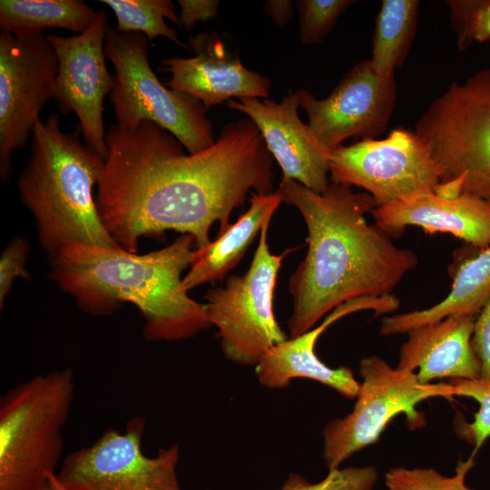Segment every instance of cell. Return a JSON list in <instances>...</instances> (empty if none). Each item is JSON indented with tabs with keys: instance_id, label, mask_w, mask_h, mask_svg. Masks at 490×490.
I'll list each match as a JSON object with an SVG mask.
<instances>
[{
	"instance_id": "3",
	"label": "cell",
	"mask_w": 490,
	"mask_h": 490,
	"mask_svg": "<svg viewBox=\"0 0 490 490\" xmlns=\"http://www.w3.org/2000/svg\"><path fill=\"white\" fill-rule=\"evenodd\" d=\"M195 249L188 234L145 254L73 242L48 255L50 279L87 314L106 317L131 303L143 317L147 341L184 340L211 327L204 303L182 287Z\"/></svg>"
},
{
	"instance_id": "12",
	"label": "cell",
	"mask_w": 490,
	"mask_h": 490,
	"mask_svg": "<svg viewBox=\"0 0 490 490\" xmlns=\"http://www.w3.org/2000/svg\"><path fill=\"white\" fill-rule=\"evenodd\" d=\"M330 182L366 190L377 206L434 191L439 184L435 162L413 131L398 128L383 140L365 139L332 151Z\"/></svg>"
},
{
	"instance_id": "4",
	"label": "cell",
	"mask_w": 490,
	"mask_h": 490,
	"mask_svg": "<svg viewBox=\"0 0 490 490\" xmlns=\"http://www.w3.org/2000/svg\"><path fill=\"white\" fill-rule=\"evenodd\" d=\"M80 134L79 125L74 132H64L54 113L39 121L16 181L19 198L48 255L73 242L119 246L103 224L93 195L105 160L81 142Z\"/></svg>"
},
{
	"instance_id": "16",
	"label": "cell",
	"mask_w": 490,
	"mask_h": 490,
	"mask_svg": "<svg viewBox=\"0 0 490 490\" xmlns=\"http://www.w3.org/2000/svg\"><path fill=\"white\" fill-rule=\"evenodd\" d=\"M399 299L393 294L381 297H362L347 301L328 313L324 320L310 330L289 338L267 351L255 368V375L268 388H283L292 379L308 378L327 386L348 399H354L359 382L347 367H328L315 353L320 335L333 323L351 313L373 310L376 315L395 311Z\"/></svg>"
},
{
	"instance_id": "1",
	"label": "cell",
	"mask_w": 490,
	"mask_h": 490,
	"mask_svg": "<svg viewBox=\"0 0 490 490\" xmlns=\"http://www.w3.org/2000/svg\"><path fill=\"white\" fill-rule=\"evenodd\" d=\"M105 142L96 206L112 238L131 252L142 238L168 230L191 235L202 250L213 223L226 230L249 193L273 192V157L249 117L226 124L211 147L193 154L150 121L134 130L114 124Z\"/></svg>"
},
{
	"instance_id": "7",
	"label": "cell",
	"mask_w": 490,
	"mask_h": 490,
	"mask_svg": "<svg viewBox=\"0 0 490 490\" xmlns=\"http://www.w3.org/2000/svg\"><path fill=\"white\" fill-rule=\"evenodd\" d=\"M414 132L427 147L440 182L462 176V193L490 201V68L451 83Z\"/></svg>"
},
{
	"instance_id": "14",
	"label": "cell",
	"mask_w": 490,
	"mask_h": 490,
	"mask_svg": "<svg viewBox=\"0 0 490 490\" xmlns=\"http://www.w3.org/2000/svg\"><path fill=\"white\" fill-rule=\"evenodd\" d=\"M314 135L330 151L348 138L373 139L382 133L391 118L396 100L394 76L374 70L370 59L358 62L325 99L310 92H295Z\"/></svg>"
},
{
	"instance_id": "9",
	"label": "cell",
	"mask_w": 490,
	"mask_h": 490,
	"mask_svg": "<svg viewBox=\"0 0 490 490\" xmlns=\"http://www.w3.org/2000/svg\"><path fill=\"white\" fill-rule=\"evenodd\" d=\"M359 375L362 382L353 410L329 421L322 431V456L328 471L340 468L355 453L377 442L397 415H405L411 426H420L424 420L416 405L449 395L447 383L422 384L415 372L392 368L376 355L361 359Z\"/></svg>"
},
{
	"instance_id": "28",
	"label": "cell",
	"mask_w": 490,
	"mask_h": 490,
	"mask_svg": "<svg viewBox=\"0 0 490 490\" xmlns=\"http://www.w3.org/2000/svg\"><path fill=\"white\" fill-rule=\"evenodd\" d=\"M377 479L378 473L373 466H348L328 471L317 483L290 474L279 490H373Z\"/></svg>"
},
{
	"instance_id": "33",
	"label": "cell",
	"mask_w": 490,
	"mask_h": 490,
	"mask_svg": "<svg viewBox=\"0 0 490 490\" xmlns=\"http://www.w3.org/2000/svg\"><path fill=\"white\" fill-rule=\"evenodd\" d=\"M264 11L277 25L283 26L290 20L294 9L289 0H268Z\"/></svg>"
},
{
	"instance_id": "23",
	"label": "cell",
	"mask_w": 490,
	"mask_h": 490,
	"mask_svg": "<svg viewBox=\"0 0 490 490\" xmlns=\"http://www.w3.org/2000/svg\"><path fill=\"white\" fill-rule=\"evenodd\" d=\"M419 2L416 0H384L376 19L373 38L372 66L380 76H394L413 40Z\"/></svg>"
},
{
	"instance_id": "27",
	"label": "cell",
	"mask_w": 490,
	"mask_h": 490,
	"mask_svg": "<svg viewBox=\"0 0 490 490\" xmlns=\"http://www.w3.org/2000/svg\"><path fill=\"white\" fill-rule=\"evenodd\" d=\"M353 3L351 0L296 1L301 43H320L331 32L338 18Z\"/></svg>"
},
{
	"instance_id": "22",
	"label": "cell",
	"mask_w": 490,
	"mask_h": 490,
	"mask_svg": "<svg viewBox=\"0 0 490 490\" xmlns=\"http://www.w3.org/2000/svg\"><path fill=\"white\" fill-rule=\"evenodd\" d=\"M97 11L81 0H1L0 27L15 35L62 28L76 34L92 24Z\"/></svg>"
},
{
	"instance_id": "34",
	"label": "cell",
	"mask_w": 490,
	"mask_h": 490,
	"mask_svg": "<svg viewBox=\"0 0 490 490\" xmlns=\"http://www.w3.org/2000/svg\"><path fill=\"white\" fill-rule=\"evenodd\" d=\"M43 490H73L64 485L58 478L56 473L51 475Z\"/></svg>"
},
{
	"instance_id": "18",
	"label": "cell",
	"mask_w": 490,
	"mask_h": 490,
	"mask_svg": "<svg viewBox=\"0 0 490 490\" xmlns=\"http://www.w3.org/2000/svg\"><path fill=\"white\" fill-rule=\"evenodd\" d=\"M371 214L375 225L390 238L417 226L428 233H450L476 250L490 246V201L473 194L446 198L428 191L377 206Z\"/></svg>"
},
{
	"instance_id": "21",
	"label": "cell",
	"mask_w": 490,
	"mask_h": 490,
	"mask_svg": "<svg viewBox=\"0 0 490 490\" xmlns=\"http://www.w3.org/2000/svg\"><path fill=\"white\" fill-rule=\"evenodd\" d=\"M490 297V246L466 259L454 274L450 292L439 303L421 310L386 316L380 334L390 336L453 315L477 316Z\"/></svg>"
},
{
	"instance_id": "24",
	"label": "cell",
	"mask_w": 490,
	"mask_h": 490,
	"mask_svg": "<svg viewBox=\"0 0 490 490\" xmlns=\"http://www.w3.org/2000/svg\"><path fill=\"white\" fill-rule=\"evenodd\" d=\"M108 5L117 19L116 29L120 32L143 34L149 41L165 37L188 49L165 18L179 25V16L171 0H100Z\"/></svg>"
},
{
	"instance_id": "11",
	"label": "cell",
	"mask_w": 490,
	"mask_h": 490,
	"mask_svg": "<svg viewBox=\"0 0 490 490\" xmlns=\"http://www.w3.org/2000/svg\"><path fill=\"white\" fill-rule=\"evenodd\" d=\"M58 60L46 34L0 33V177L8 180L12 153L24 147L40 113L54 99Z\"/></svg>"
},
{
	"instance_id": "19",
	"label": "cell",
	"mask_w": 490,
	"mask_h": 490,
	"mask_svg": "<svg viewBox=\"0 0 490 490\" xmlns=\"http://www.w3.org/2000/svg\"><path fill=\"white\" fill-rule=\"evenodd\" d=\"M475 318L453 315L410 329L397 368L418 369L416 374L422 384L440 378H480L481 367L471 342Z\"/></svg>"
},
{
	"instance_id": "31",
	"label": "cell",
	"mask_w": 490,
	"mask_h": 490,
	"mask_svg": "<svg viewBox=\"0 0 490 490\" xmlns=\"http://www.w3.org/2000/svg\"><path fill=\"white\" fill-rule=\"evenodd\" d=\"M472 348L480 363V379L490 382V297L475 318Z\"/></svg>"
},
{
	"instance_id": "30",
	"label": "cell",
	"mask_w": 490,
	"mask_h": 490,
	"mask_svg": "<svg viewBox=\"0 0 490 490\" xmlns=\"http://www.w3.org/2000/svg\"><path fill=\"white\" fill-rule=\"evenodd\" d=\"M29 255V243L16 237L9 241L0 256V308L5 303L15 279L16 278L29 279L26 262Z\"/></svg>"
},
{
	"instance_id": "6",
	"label": "cell",
	"mask_w": 490,
	"mask_h": 490,
	"mask_svg": "<svg viewBox=\"0 0 490 490\" xmlns=\"http://www.w3.org/2000/svg\"><path fill=\"white\" fill-rule=\"evenodd\" d=\"M104 53L115 70L110 99L116 124L134 130L144 121L153 122L191 154L214 143L206 107L191 95L160 82L150 65L148 39L143 34L109 28Z\"/></svg>"
},
{
	"instance_id": "25",
	"label": "cell",
	"mask_w": 490,
	"mask_h": 490,
	"mask_svg": "<svg viewBox=\"0 0 490 490\" xmlns=\"http://www.w3.org/2000/svg\"><path fill=\"white\" fill-rule=\"evenodd\" d=\"M448 397H466L475 400L479 408L471 422L456 419V435L474 447L475 456L490 436V382L478 379H449Z\"/></svg>"
},
{
	"instance_id": "26",
	"label": "cell",
	"mask_w": 490,
	"mask_h": 490,
	"mask_svg": "<svg viewBox=\"0 0 490 490\" xmlns=\"http://www.w3.org/2000/svg\"><path fill=\"white\" fill-rule=\"evenodd\" d=\"M474 458L470 456L466 461H459L452 476L433 468L393 467L385 474V484L388 490H475L466 483Z\"/></svg>"
},
{
	"instance_id": "17",
	"label": "cell",
	"mask_w": 490,
	"mask_h": 490,
	"mask_svg": "<svg viewBox=\"0 0 490 490\" xmlns=\"http://www.w3.org/2000/svg\"><path fill=\"white\" fill-rule=\"evenodd\" d=\"M189 43L194 56L161 61L159 71L170 74L167 87L191 95L207 110L233 98L269 96V78L246 68L214 34L200 33Z\"/></svg>"
},
{
	"instance_id": "5",
	"label": "cell",
	"mask_w": 490,
	"mask_h": 490,
	"mask_svg": "<svg viewBox=\"0 0 490 490\" xmlns=\"http://www.w3.org/2000/svg\"><path fill=\"white\" fill-rule=\"evenodd\" d=\"M76 384L70 368L39 374L0 397V490H43L57 473Z\"/></svg>"
},
{
	"instance_id": "10",
	"label": "cell",
	"mask_w": 490,
	"mask_h": 490,
	"mask_svg": "<svg viewBox=\"0 0 490 490\" xmlns=\"http://www.w3.org/2000/svg\"><path fill=\"white\" fill-rule=\"evenodd\" d=\"M145 421L129 420L124 431L108 428L92 445L68 455L56 473L73 490H182L177 475L178 444L153 456L142 451Z\"/></svg>"
},
{
	"instance_id": "29",
	"label": "cell",
	"mask_w": 490,
	"mask_h": 490,
	"mask_svg": "<svg viewBox=\"0 0 490 490\" xmlns=\"http://www.w3.org/2000/svg\"><path fill=\"white\" fill-rule=\"evenodd\" d=\"M447 5L460 49L490 40V0H453Z\"/></svg>"
},
{
	"instance_id": "2",
	"label": "cell",
	"mask_w": 490,
	"mask_h": 490,
	"mask_svg": "<svg viewBox=\"0 0 490 490\" xmlns=\"http://www.w3.org/2000/svg\"><path fill=\"white\" fill-rule=\"evenodd\" d=\"M277 192L298 209L308 231V250L289 279L292 310L289 338L311 328L339 305L362 297L389 295L418 263L416 253L397 248L365 214L377 207L368 192L330 182L317 193L282 178Z\"/></svg>"
},
{
	"instance_id": "32",
	"label": "cell",
	"mask_w": 490,
	"mask_h": 490,
	"mask_svg": "<svg viewBox=\"0 0 490 490\" xmlns=\"http://www.w3.org/2000/svg\"><path fill=\"white\" fill-rule=\"evenodd\" d=\"M181 8L179 26L191 30L198 22H206L218 16V0H179Z\"/></svg>"
},
{
	"instance_id": "8",
	"label": "cell",
	"mask_w": 490,
	"mask_h": 490,
	"mask_svg": "<svg viewBox=\"0 0 490 490\" xmlns=\"http://www.w3.org/2000/svg\"><path fill=\"white\" fill-rule=\"evenodd\" d=\"M272 217L262 224L248 270L229 277L224 286L204 295L207 317L218 330L224 357L241 366L255 367L267 351L287 339L274 313V291L282 261L293 249L279 254L270 251L268 232Z\"/></svg>"
},
{
	"instance_id": "15",
	"label": "cell",
	"mask_w": 490,
	"mask_h": 490,
	"mask_svg": "<svg viewBox=\"0 0 490 490\" xmlns=\"http://www.w3.org/2000/svg\"><path fill=\"white\" fill-rule=\"evenodd\" d=\"M227 103L229 108L246 114L256 124L282 170V178L297 181L317 193L328 189L332 151L299 119L295 92H289L280 103L267 98L241 97Z\"/></svg>"
},
{
	"instance_id": "13",
	"label": "cell",
	"mask_w": 490,
	"mask_h": 490,
	"mask_svg": "<svg viewBox=\"0 0 490 490\" xmlns=\"http://www.w3.org/2000/svg\"><path fill=\"white\" fill-rule=\"evenodd\" d=\"M107 13L97 11L92 24L74 36L46 34L58 60L54 99L63 113H74L84 142L103 160L108 156L103 124V100L113 76L105 64Z\"/></svg>"
},
{
	"instance_id": "20",
	"label": "cell",
	"mask_w": 490,
	"mask_h": 490,
	"mask_svg": "<svg viewBox=\"0 0 490 490\" xmlns=\"http://www.w3.org/2000/svg\"><path fill=\"white\" fill-rule=\"evenodd\" d=\"M249 209L215 240L204 249H195L187 274L182 279L186 291L224 278L240 260L250 244L260 231L265 220L273 216L282 202L276 192H251Z\"/></svg>"
}]
</instances>
